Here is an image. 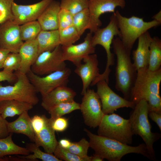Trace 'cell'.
<instances>
[{
  "instance_id": "83f0119b",
  "label": "cell",
  "mask_w": 161,
  "mask_h": 161,
  "mask_svg": "<svg viewBox=\"0 0 161 161\" xmlns=\"http://www.w3.org/2000/svg\"><path fill=\"white\" fill-rule=\"evenodd\" d=\"M80 109V104L72 100L58 103L48 111L50 115V117L54 119Z\"/></svg>"
},
{
  "instance_id": "ffe728a7",
  "label": "cell",
  "mask_w": 161,
  "mask_h": 161,
  "mask_svg": "<svg viewBox=\"0 0 161 161\" xmlns=\"http://www.w3.org/2000/svg\"><path fill=\"white\" fill-rule=\"evenodd\" d=\"M44 127L38 133L35 134L34 143L39 147H42L45 152L53 154L58 143L55 131L52 126V119L45 117Z\"/></svg>"
},
{
  "instance_id": "30bf717a",
  "label": "cell",
  "mask_w": 161,
  "mask_h": 161,
  "mask_svg": "<svg viewBox=\"0 0 161 161\" xmlns=\"http://www.w3.org/2000/svg\"><path fill=\"white\" fill-rule=\"evenodd\" d=\"M62 49L61 45L52 50L40 53L31 67L35 74L41 76L62 70L66 67L62 58Z\"/></svg>"
},
{
  "instance_id": "ee69618b",
  "label": "cell",
  "mask_w": 161,
  "mask_h": 161,
  "mask_svg": "<svg viewBox=\"0 0 161 161\" xmlns=\"http://www.w3.org/2000/svg\"><path fill=\"white\" fill-rule=\"evenodd\" d=\"M10 52L8 50L0 47V69H2L4 61Z\"/></svg>"
},
{
  "instance_id": "8d00e7d4",
  "label": "cell",
  "mask_w": 161,
  "mask_h": 161,
  "mask_svg": "<svg viewBox=\"0 0 161 161\" xmlns=\"http://www.w3.org/2000/svg\"><path fill=\"white\" fill-rule=\"evenodd\" d=\"M21 59L18 53L10 52L6 57L3 63V70L13 72L18 70Z\"/></svg>"
},
{
  "instance_id": "44dd1931",
  "label": "cell",
  "mask_w": 161,
  "mask_h": 161,
  "mask_svg": "<svg viewBox=\"0 0 161 161\" xmlns=\"http://www.w3.org/2000/svg\"><path fill=\"white\" fill-rule=\"evenodd\" d=\"M21 64L18 71L27 74L39 55L38 43L35 39L24 42L18 52Z\"/></svg>"
},
{
  "instance_id": "bcb514c9",
  "label": "cell",
  "mask_w": 161,
  "mask_h": 161,
  "mask_svg": "<svg viewBox=\"0 0 161 161\" xmlns=\"http://www.w3.org/2000/svg\"><path fill=\"white\" fill-rule=\"evenodd\" d=\"M91 161H103L104 159L100 156L96 154H94L93 156H91Z\"/></svg>"
},
{
  "instance_id": "e0dca14e",
  "label": "cell",
  "mask_w": 161,
  "mask_h": 161,
  "mask_svg": "<svg viewBox=\"0 0 161 161\" xmlns=\"http://www.w3.org/2000/svg\"><path fill=\"white\" fill-rule=\"evenodd\" d=\"M83 60L84 63H81L76 66L74 72L81 79L83 87L81 94L83 95L100 74L96 54L89 55Z\"/></svg>"
},
{
  "instance_id": "7402d4cb",
  "label": "cell",
  "mask_w": 161,
  "mask_h": 161,
  "mask_svg": "<svg viewBox=\"0 0 161 161\" xmlns=\"http://www.w3.org/2000/svg\"><path fill=\"white\" fill-rule=\"evenodd\" d=\"M60 9V2L54 0L48 6L37 20L42 30H58V16Z\"/></svg>"
},
{
  "instance_id": "60d3db41",
  "label": "cell",
  "mask_w": 161,
  "mask_h": 161,
  "mask_svg": "<svg viewBox=\"0 0 161 161\" xmlns=\"http://www.w3.org/2000/svg\"><path fill=\"white\" fill-rule=\"evenodd\" d=\"M17 77L13 72L3 70L0 71V82L7 81L9 82H13L16 80Z\"/></svg>"
},
{
  "instance_id": "f6af8a7d",
  "label": "cell",
  "mask_w": 161,
  "mask_h": 161,
  "mask_svg": "<svg viewBox=\"0 0 161 161\" xmlns=\"http://www.w3.org/2000/svg\"><path fill=\"white\" fill-rule=\"evenodd\" d=\"M72 142L66 139H62L58 142L59 145L62 148L67 149L70 146Z\"/></svg>"
},
{
  "instance_id": "277c9868",
  "label": "cell",
  "mask_w": 161,
  "mask_h": 161,
  "mask_svg": "<svg viewBox=\"0 0 161 161\" xmlns=\"http://www.w3.org/2000/svg\"><path fill=\"white\" fill-rule=\"evenodd\" d=\"M149 112L147 102L145 100H141L136 104L129 119L133 134L139 135L142 138L151 155L155 160L153 145L160 138L161 135L151 131V126L148 119Z\"/></svg>"
},
{
  "instance_id": "2e32d148",
  "label": "cell",
  "mask_w": 161,
  "mask_h": 161,
  "mask_svg": "<svg viewBox=\"0 0 161 161\" xmlns=\"http://www.w3.org/2000/svg\"><path fill=\"white\" fill-rule=\"evenodd\" d=\"M92 33L89 32L87 34L84 41L80 44L61 46L63 60L69 61L76 66L81 63L84 58L94 54L95 49L92 44Z\"/></svg>"
},
{
  "instance_id": "d6a6232c",
  "label": "cell",
  "mask_w": 161,
  "mask_h": 161,
  "mask_svg": "<svg viewBox=\"0 0 161 161\" xmlns=\"http://www.w3.org/2000/svg\"><path fill=\"white\" fill-rule=\"evenodd\" d=\"M89 0H61V8L64 9L73 15L88 8Z\"/></svg>"
},
{
  "instance_id": "d6986e66",
  "label": "cell",
  "mask_w": 161,
  "mask_h": 161,
  "mask_svg": "<svg viewBox=\"0 0 161 161\" xmlns=\"http://www.w3.org/2000/svg\"><path fill=\"white\" fill-rule=\"evenodd\" d=\"M76 92L72 89L64 86H59L42 97L41 105L47 111L60 103L74 100Z\"/></svg>"
},
{
  "instance_id": "484cf974",
  "label": "cell",
  "mask_w": 161,
  "mask_h": 161,
  "mask_svg": "<svg viewBox=\"0 0 161 161\" xmlns=\"http://www.w3.org/2000/svg\"><path fill=\"white\" fill-rule=\"evenodd\" d=\"M12 136L10 133L7 137L0 139V157L8 155L30 154V152L27 148L20 147L13 142Z\"/></svg>"
},
{
  "instance_id": "d590c367",
  "label": "cell",
  "mask_w": 161,
  "mask_h": 161,
  "mask_svg": "<svg viewBox=\"0 0 161 161\" xmlns=\"http://www.w3.org/2000/svg\"><path fill=\"white\" fill-rule=\"evenodd\" d=\"M14 0H0V25L13 20L12 6Z\"/></svg>"
},
{
  "instance_id": "5bb4252c",
  "label": "cell",
  "mask_w": 161,
  "mask_h": 161,
  "mask_svg": "<svg viewBox=\"0 0 161 161\" xmlns=\"http://www.w3.org/2000/svg\"><path fill=\"white\" fill-rule=\"evenodd\" d=\"M54 0H42L31 4L21 5L14 1L12 6L13 21L20 25L26 23L37 20L40 15Z\"/></svg>"
},
{
  "instance_id": "cb8c5ba5",
  "label": "cell",
  "mask_w": 161,
  "mask_h": 161,
  "mask_svg": "<svg viewBox=\"0 0 161 161\" xmlns=\"http://www.w3.org/2000/svg\"><path fill=\"white\" fill-rule=\"evenodd\" d=\"M33 106L31 103L14 100L0 101V114L4 119L20 115L31 109Z\"/></svg>"
},
{
  "instance_id": "e575fe53",
  "label": "cell",
  "mask_w": 161,
  "mask_h": 161,
  "mask_svg": "<svg viewBox=\"0 0 161 161\" xmlns=\"http://www.w3.org/2000/svg\"><path fill=\"white\" fill-rule=\"evenodd\" d=\"M89 143L85 138H82L78 142H72L66 149L69 152L81 157L88 156Z\"/></svg>"
},
{
  "instance_id": "7bdbcfd3",
  "label": "cell",
  "mask_w": 161,
  "mask_h": 161,
  "mask_svg": "<svg viewBox=\"0 0 161 161\" xmlns=\"http://www.w3.org/2000/svg\"><path fill=\"white\" fill-rule=\"evenodd\" d=\"M148 115L151 119L156 123L161 131V113L149 111Z\"/></svg>"
},
{
  "instance_id": "f546056e",
  "label": "cell",
  "mask_w": 161,
  "mask_h": 161,
  "mask_svg": "<svg viewBox=\"0 0 161 161\" xmlns=\"http://www.w3.org/2000/svg\"><path fill=\"white\" fill-rule=\"evenodd\" d=\"M42 30L37 20L28 22L20 25V35L24 42L36 39Z\"/></svg>"
},
{
  "instance_id": "7a4b0ae2",
  "label": "cell",
  "mask_w": 161,
  "mask_h": 161,
  "mask_svg": "<svg viewBox=\"0 0 161 161\" xmlns=\"http://www.w3.org/2000/svg\"><path fill=\"white\" fill-rule=\"evenodd\" d=\"M84 131L89 139L90 147L95 154L109 161H120L130 153L140 154L154 160L145 144L133 146L108 137L94 134L86 129Z\"/></svg>"
},
{
  "instance_id": "ac0fdd59",
  "label": "cell",
  "mask_w": 161,
  "mask_h": 161,
  "mask_svg": "<svg viewBox=\"0 0 161 161\" xmlns=\"http://www.w3.org/2000/svg\"><path fill=\"white\" fill-rule=\"evenodd\" d=\"M152 37L148 31L138 38L136 49L133 51V64L137 70L148 68L149 56V47Z\"/></svg>"
},
{
  "instance_id": "6da1fadb",
  "label": "cell",
  "mask_w": 161,
  "mask_h": 161,
  "mask_svg": "<svg viewBox=\"0 0 161 161\" xmlns=\"http://www.w3.org/2000/svg\"><path fill=\"white\" fill-rule=\"evenodd\" d=\"M161 69L154 71L148 68L139 69L130 100L136 104L140 100H145L148 104L149 111L161 113Z\"/></svg>"
},
{
  "instance_id": "c3c4849f",
  "label": "cell",
  "mask_w": 161,
  "mask_h": 161,
  "mask_svg": "<svg viewBox=\"0 0 161 161\" xmlns=\"http://www.w3.org/2000/svg\"><path fill=\"white\" fill-rule=\"evenodd\" d=\"M2 158H0V161H3Z\"/></svg>"
},
{
  "instance_id": "9c48e42d",
  "label": "cell",
  "mask_w": 161,
  "mask_h": 161,
  "mask_svg": "<svg viewBox=\"0 0 161 161\" xmlns=\"http://www.w3.org/2000/svg\"><path fill=\"white\" fill-rule=\"evenodd\" d=\"M71 72V69L66 67L44 76L37 75L31 70L27 75L37 92L42 97L59 86H66Z\"/></svg>"
},
{
  "instance_id": "52a82bcc",
  "label": "cell",
  "mask_w": 161,
  "mask_h": 161,
  "mask_svg": "<svg viewBox=\"0 0 161 161\" xmlns=\"http://www.w3.org/2000/svg\"><path fill=\"white\" fill-rule=\"evenodd\" d=\"M92 36V42L95 47L97 45L103 47L106 54L107 62L104 71L96 80L97 83L101 80H105L109 83V76L111 71L110 67L114 64V55L111 51V45L114 36L119 35L120 31L115 14L113 13L110 18L109 24L105 27L99 28Z\"/></svg>"
},
{
  "instance_id": "8fae6325",
  "label": "cell",
  "mask_w": 161,
  "mask_h": 161,
  "mask_svg": "<svg viewBox=\"0 0 161 161\" xmlns=\"http://www.w3.org/2000/svg\"><path fill=\"white\" fill-rule=\"evenodd\" d=\"M83 96L80 110L84 122L89 127L95 128L98 126L104 115L100 100L93 89L89 88Z\"/></svg>"
},
{
  "instance_id": "ab89813d",
  "label": "cell",
  "mask_w": 161,
  "mask_h": 161,
  "mask_svg": "<svg viewBox=\"0 0 161 161\" xmlns=\"http://www.w3.org/2000/svg\"><path fill=\"white\" fill-rule=\"evenodd\" d=\"M68 126V120L65 118L61 117L52 119V126L55 131H63L67 129Z\"/></svg>"
},
{
  "instance_id": "9a60e30c",
  "label": "cell",
  "mask_w": 161,
  "mask_h": 161,
  "mask_svg": "<svg viewBox=\"0 0 161 161\" xmlns=\"http://www.w3.org/2000/svg\"><path fill=\"white\" fill-rule=\"evenodd\" d=\"M24 42L20 35V25L13 20L0 25V47L10 52L18 53Z\"/></svg>"
},
{
  "instance_id": "8992f818",
  "label": "cell",
  "mask_w": 161,
  "mask_h": 161,
  "mask_svg": "<svg viewBox=\"0 0 161 161\" xmlns=\"http://www.w3.org/2000/svg\"><path fill=\"white\" fill-rule=\"evenodd\" d=\"M98 127L99 135L128 145L132 143L134 134L129 119L114 113L104 114Z\"/></svg>"
},
{
  "instance_id": "836d02e7",
  "label": "cell",
  "mask_w": 161,
  "mask_h": 161,
  "mask_svg": "<svg viewBox=\"0 0 161 161\" xmlns=\"http://www.w3.org/2000/svg\"><path fill=\"white\" fill-rule=\"evenodd\" d=\"M54 155L61 161H91V156L81 157L72 153L60 146L58 143L53 152Z\"/></svg>"
},
{
  "instance_id": "4fadbf2b",
  "label": "cell",
  "mask_w": 161,
  "mask_h": 161,
  "mask_svg": "<svg viewBox=\"0 0 161 161\" xmlns=\"http://www.w3.org/2000/svg\"><path fill=\"white\" fill-rule=\"evenodd\" d=\"M125 5V0H89L90 32L94 33L101 25L100 19L101 15L108 12L114 13L117 7L123 8Z\"/></svg>"
},
{
  "instance_id": "7dc6e473",
  "label": "cell",
  "mask_w": 161,
  "mask_h": 161,
  "mask_svg": "<svg viewBox=\"0 0 161 161\" xmlns=\"http://www.w3.org/2000/svg\"><path fill=\"white\" fill-rule=\"evenodd\" d=\"M153 18L158 21L161 23V12L160 10L159 12L153 16Z\"/></svg>"
},
{
  "instance_id": "5b68a950",
  "label": "cell",
  "mask_w": 161,
  "mask_h": 161,
  "mask_svg": "<svg viewBox=\"0 0 161 161\" xmlns=\"http://www.w3.org/2000/svg\"><path fill=\"white\" fill-rule=\"evenodd\" d=\"M115 14L120 31L119 38L125 46L131 51L137 39L150 29L160 25L161 23L155 20L144 21L143 18L134 16L127 18L117 10Z\"/></svg>"
},
{
  "instance_id": "d4e9b609",
  "label": "cell",
  "mask_w": 161,
  "mask_h": 161,
  "mask_svg": "<svg viewBox=\"0 0 161 161\" xmlns=\"http://www.w3.org/2000/svg\"><path fill=\"white\" fill-rule=\"evenodd\" d=\"M36 39L38 45L39 55L44 51L52 50L60 45L58 30H42Z\"/></svg>"
},
{
  "instance_id": "603a6c76",
  "label": "cell",
  "mask_w": 161,
  "mask_h": 161,
  "mask_svg": "<svg viewBox=\"0 0 161 161\" xmlns=\"http://www.w3.org/2000/svg\"><path fill=\"white\" fill-rule=\"evenodd\" d=\"M8 130L9 133L23 134L34 143L35 135L31 124V118L26 111L20 115L15 120L8 122Z\"/></svg>"
},
{
  "instance_id": "ba28073f",
  "label": "cell",
  "mask_w": 161,
  "mask_h": 161,
  "mask_svg": "<svg viewBox=\"0 0 161 161\" xmlns=\"http://www.w3.org/2000/svg\"><path fill=\"white\" fill-rule=\"evenodd\" d=\"M15 73L17 79L13 85L3 86L0 84V101L14 100L27 102L33 106L37 104L39 102L37 92L27 74L18 70Z\"/></svg>"
},
{
  "instance_id": "f1b7e54d",
  "label": "cell",
  "mask_w": 161,
  "mask_h": 161,
  "mask_svg": "<svg viewBox=\"0 0 161 161\" xmlns=\"http://www.w3.org/2000/svg\"><path fill=\"white\" fill-rule=\"evenodd\" d=\"M35 143H28L27 145V148L32 154L27 155L19 156V157L29 160H35L39 159L43 161H61L57 158L53 154H50L42 151Z\"/></svg>"
},
{
  "instance_id": "f35d334b",
  "label": "cell",
  "mask_w": 161,
  "mask_h": 161,
  "mask_svg": "<svg viewBox=\"0 0 161 161\" xmlns=\"http://www.w3.org/2000/svg\"><path fill=\"white\" fill-rule=\"evenodd\" d=\"M45 117L44 114L41 116L35 115L31 118V124L35 134L39 132L44 127Z\"/></svg>"
},
{
  "instance_id": "4dcf8cb0",
  "label": "cell",
  "mask_w": 161,
  "mask_h": 161,
  "mask_svg": "<svg viewBox=\"0 0 161 161\" xmlns=\"http://www.w3.org/2000/svg\"><path fill=\"white\" fill-rule=\"evenodd\" d=\"M90 15L88 8L73 16V25L81 36L89 29L90 25Z\"/></svg>"
},
{
  "instance_id": "3957f363",
  "label": "cell",
  "mask_w": 161,
  "mask_h": 161,
  "mask_svg": "<svg viewBox=\"0 0 161 161\" xmlns=\"http://www.w3.org/2000/svg\"><path fill=\"white\" fill-rule=\"evenodd\" d=\"M112 44L114 52L117 57L115 88L123 94L124 98L130 100L137 70L131 61V51L125 46L120 38H114Z\"/></svg>"
},
{
  "instance_id": "4316f807",
  "label": "cell",
  "mask_w": 161,
  "mask_h": 161,
  "mask_svg": "<svg viewBox=\"0 0 161 161\" xmlns=\"http://www.w3.org/2000/svg\"><path fill=\"white\" fill-rule=\"evenodd\" d=\"M148 69L151 71L161 69V40L158 37L152 38L150 47Z\"/></svg>"
},
{
  "instance_id": "74e56055",
  "label": "cell",
  "mask_w": 161,
  "mask_h": 161,
  "mask_svg": "<svg viewBox=\"0 0 161 161\" xmlns=\"http://www.w3.org/2000/svg\"><path fill=\"white\" fill-rule=\"evenodd\" d=\"M73 16L69 11L61 8L58 16V30L63 29L72 25Z\"/></svg>"
},
{
  "instance_id": "7c38bea8",
  "label": "cell",
  "mask_w": 161,
  "mask_h": 161,
  "mask_svg": "<svg viewBox=\"0 0 161 161\" xmlns=\"http://www.w3.org/2000/svg\"><path fill=\"white\" fill-rule=\"evenodd\" d=\"M105 80L98 82L96 92L100 100L103 112L104 114L114 113L117 109L129 108L133 109L135 104L133 102L122 97L114 92Z\"/></svg>"
},
{
  "instance_id": "1f68e13d",
  "label": "cell",
  "mask_w": 161,
  "mask_h": 161,
  "mask_svg": "<svg viewBox=\"0 0 161 161\" xmlns=\"http://www.w3.org/2000/svg\"><path fill=\"white\" fill-rule=\"evenodd\" d=\"M58 30L60 45L62 46H67L73 44L79 40L81 36L73 25Z\"/></svg>"
},
{
  "instance_id": "b9f144b4",
  "label": "cell",
  "mask_w": 161,
  "mask_h": 161,
  "mask_svg": "<svg viewBox=\"0 0 161 161\" xmlns=\"http://www.w3.org/2000/svg\"><path fill=\"white\" fill-rule=\"evenodd\" d=\"M8 122L0 114V139L8 136L9 133L7 129Z\"/></svg>"
}]
</instances>
